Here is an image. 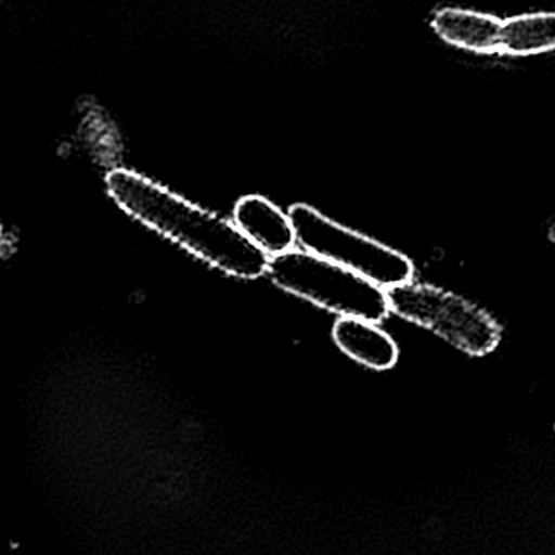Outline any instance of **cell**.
Wrapping results in <instances>:
<instances>
[{
  "label": "cell",
  "mask_w": 555,
  "mask_h": 555,
  "mask_svg": "<svg viewBox=\"0 0 555 555\" xmlns=\"http://www.w3.org/2000/svg\"><path fill=\"white\" fill-rule=\"evenodd\" d=\"M106 188L127 214L211 266L241 278H259L269 272L270 257L250 243L234 221L191 204L130 169L107 172Z\"/></svg>",
  "instance_id": "1"
},
{
  "label": "cell",
  "mask_w": 555,
  "mask_h": 555,
  "mask_svg": "<svg viewBox=\"0 0 555 555\" xmlns=\"http://www.w3.org/2000/svg\"><path fill=\"white\" fill-rule=\"evenodd\" d=\"M267 273L283 289L341 317L377 323L390 312L385 287L306 249L272 257Z\"/></svg>",
  "instance_id": "2"
},
{
  "label": "cell",
  "mask_w": 555,
  "mask_h": 555,
  "mask_svg": "<svg viewBox=\"0 0 555 555\" xmlns=\"http://www.w3.org/2000/svg\"><path fill=\"white\" fill-rule=\"evenodd\" d=\"M391 312L439 335L469 356L498 348L502 328L486 310L433 284L406 281L388 287Z\"/></svg>",
  "instance_id": "3"
},
{
  "label": "cell",
  "mask_w": 555,
  "mask_h": 555,
  "mask_svg": "<svg viewBox=\"0 0 555 555\" xmlns=\"http://www.w3.org/2000/svg\"><path fill=\"white\" fill-rule=\"evenodd\" d=\"M287 215L293 221L297 243L309 253L339 263L385 289L413 280L414 266L406 256L341 227L310 205H293Z\"/></svg>",
  "instance_id": "4"
},
{
  "label": "cell",
  "mask_w": 555,
  "mask_h": 555,
  "mask_svg": "<svg viewBox=\"0 0 555 555\" xmlns=\"http://www.w3.org/2000/svg\"><path fill=\"white\" fill-rule=\"evenodd\" d=\"M234 224L270 259L294 249L297 241L289 215L262 195H246L237 201Z\"/></svg>",
  "instance_id": "5"
},
{
  "label": "cell",
  "mask_w": 555,
  "mask_h": 555,
  "mask_svg": "<svg viewBox=\"0 0 555 555\" xmlns=\"http://www.w3.org/2000/svg\"><path fill=\"white\" fill-rule=\"evenodd\" d=\"M430 26L447 44L476 54L499 52L502 20L491 13L446 7L434 13Z\"/></svg>",
  "instance_id": "6"
},
{
  "label": "cell",
  "mask_w": 555,
  "mask_h": 555,
  "mask_svg": "<svg viewBox=\"0 0 555 555\" xmlns=\"http://www.w3.org/2000/svg\"><path fill=\"white\" fill-rule=\"evenodd\" d=\"M332 333L343 352L375 371L390 369L398 361L400 349L397 343L371 320L339 317Z\"/></svg>",
  "instance_id": "7"
},
{
  "label": "cell",
  "mask_w": 555,
  "mask_h": 555,
  "mask_svg": "<svg viewBox=\"0 0 555 555\" xmlns=\"http://www.w3.org/2000/svg\"><path fill=\"white\" fill-rule=\"evenodd\" d=\"M555 49V13L538 12L502 20L499 52L515 57L544 54Z\"/></svg>",
  "instance_id": "8"
}]
</instances>
